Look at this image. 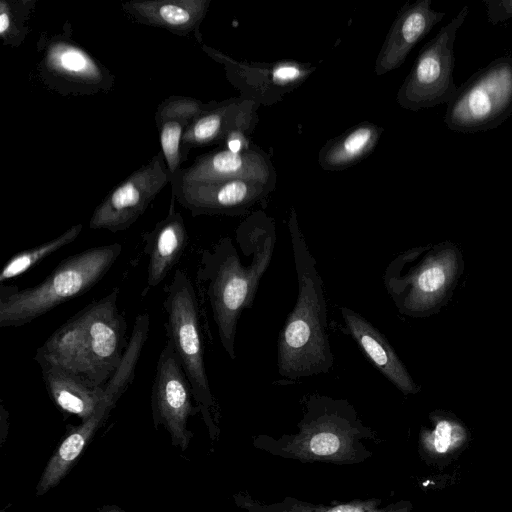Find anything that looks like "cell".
Wrapping results in <instances>:
<instances>
[{
  "mask_svg": "<svg viewBox=\"0 0 512 512\" xmlns=\"http://www.w3.org/2000/svg\"><path fill=\"white\" fill-rule=\"evenodd\" d=\"M289 230L298 292L278 336L277 368L283 378L299 380L328 373L334 356L327 331L323 280L294 214Z\"/></svg>",
  "mask_w": 512,
  "mask_h": 512,
  "instance_id": "cell-1",
  "label": "cell"
},
{
  "mask_svg": "<svg viewBox=\"0 0 512 512\" xmlns=\"http://www.w3.org/2000/svg\"><path fill=\"white\" fill-rule=\"evenodd\" d=\"M275 244L273 222L256 220L253 254L247 265L229 237L201 253L197 279L205 288L220 343L230 359L236 357L239 317L253 303L260 280L271 263Z\"/></svg>",
  "mask_w": 512,
  "mask_h": 512,
  "instance_id": "cell-2",
  "label": "cell"
},
{
  "mask_svg": "<svg viewBox=\"0 0 512 512\" xmlns=\"http://www.w3.org/2000/svg\"><path fill=\"white\" fill-rule=\"evenodd\" d=\"M114 288L60 326L38 349L34 360L76 373L104 386L120 365L127 344L126 322Z\"/></svg>",
  "mask_w": 512,
  "mask_h": 512,
  "instance_id": "cell-3",
  "label": "cell"
},
{
  "mask_svg": "<svg viewBox=\"0 0 512 512\" xmlns=\"http://www.w3.org/2000/svg\"><path fill=\"white\" fill-rule=\"evenodd\" d=\"M121 251L119 243L86 249L64 259L39 284L23 290L1 284L0 327L26 325L86 293L106 275Z\"/></svg>",
  "mask_w": 512,
  "mask_h": 512,
  "instance_id": "cell-4",
  "label": "cell"
},
{
  "mask_svg": "<svg viewBox=\"0 0 512 512\" xmlns=\"http://www.w3.org/2000/svg\"><path fill=\"white\" fill-rule=\"evenodd\" d=\"M512 115V57L501 56L459 86L444 123L455 132L491 130Z\"/></svg>",
  "mask_w": 512,
  "mask_h": 512,
  "instance_id": "cell-5",
  "label": "cell"
},
{
  "mask_svg": "<svg viewBox=\"0 0 512 512\" xmlns=\"http://www.w3.org/2000/svg\"><path fill=\"white\" fill-rule=\"evenodd\" d=\"M469 14L467 5L427 42L398 90L396 100L407 110L448 104L458 92L454 82V44L457 33Z\"/></svg>",
  "mask_w": 512,
  "mask_h": 512,
  "instance_id": "cell-6",
  "label": "cell"
},
{
  "mask_svg": "<svg viewBox=\"0 0 512 512\" xmlns=\"http://www.w3.org/2000/svg\"><path fill=\"white\" fill-rule=\"evenodd\" d=\"M164 310L168 340L188 379L194 398L207 410L213 398L204 363L198 303L193 284L181 269L176 270L167 288Z\"/></svg>",
  "mask_w": 512,
  "mask_h": 512,
  "instance_id": "cell-7",
  "label": "cell"
},
{
  "mask_svg": "<svg viewBox=\"0 0 512 512\" xmlns=\"http://www.w3.org/2000/svg\"><path fill=\"white\" fill-rule=\"evenodd\" d=\"M457 269L456 254L452 250L429 254L412 266L397 257L388 264L383 284L401 313L419 315L440 303Z\"/></svg>",
  "mask_w": 512,
  "mask_h": 512,
  "instance_id": "cell-8",
  "label": "cell"
},
{
  "mask_svg": "<svg viewBox=\"0 0 512 512\" xmlns=\"http://www.w3.org/2000/svg\"><path fill=\"white\" fill-rule=\"evenodd\" d=\"M168 182L161 157L134 172L117 186L95 209L89 222L91 229L111 232L129 228Z\"/></svg>",
  "mask_w": 512,
  "mask_h": 512,
  "instance_id": "cell-9",
  "label": "cell"
},
{
  "mask_svg": "<svg viewBox=\"0 0 512 512\" xmlns=\"http://www.w3.org/2000/svg\"><path fill=\"white\" fill-rule=\"evenodd\" d=\"M192 398V388L167 340L157 361L152 406L156 418L164 423L174 443L184 447L188 442L187 418L193 412Z\"/></svg>",
  "mask_w": 512,
  "mask_h": 512,
  "instance_id": "cell-10",
  "label": "cell"
},
{
  "mask_svg": "<svg viewBox=\"0 0 512 512\" xmlns=\"http://www.w3.org/2000/svg\"><path fill=\"white\" fill-rule=\"evenodd\" d=\"M178 201L192 214L237 215L263 199L274 186L245 179L211 183H181Z\"/></svg>",
  "mask_w": 512,
  "mask_h": 512,
  "instance_id": "cell-11",
  "label": "cell"
},
{
  "mask_svg": "<svg viewBox=\"0 0 512 512\" xmlns=\"http://www.w3.org/2000/svg\"><path fill=\"white\" fill-rule=\"evenodd\" d=\"M445 16L432 8L431 0H418L402 7L393 22L375 63L383 75L400 67L414 46Z\"/></svg>",
  "mask_w": 512,
  "mask_h": 512,
  "instance_id": "cell-12",
  "label": "cell"
},
{
  "mask_svg": "<svg viewBox=\"0 0 512 512\" xmlns=\"http://www.w3.org/2000/svg\"><path fill=\"white\" fill-rule=\"evenodd\" d=\"M245 179L275 185V172L269 158L260 151L234 153L228 149L197 159L180 176L181 183H211Z\"/></svg>",
  "mask_w": 512,
  "mask_h": 512,
  "instance_id": "cell-13",
  "label": "cell"
},
{
  "mask_svg": "<svg viewBox=\"0 0 512 512\" xmlns=\"http://www.w3.org/2000/svg\"><path fill=\"white\" fill-rule=\"evenodd\" d=\"M340 311L348 333L377 369L402 392H416V384L387 338L358 312L349 307Z\"/></svg>",
  "mask_w": 512,
  "mask_h": 512,
  "instance_id": "cell-14",
  "label": "cell"
},
{
  "mask_svg": "<svg viewBox=\"0 0 512 512\" xmlns=\"http://www.w3.org/2000/svg\"><path fill=\"white\" fill-rule=\"evenodd\" d=\"M257 103L252 99L233 100L214 111L200 115L184 131L183 144L199 146L227 137L236 131L250 133L258 117Z\"/></svg>",
  "mask_w": 512,
  "mask_h": 512,
  "instance_id": "cell-15",
  "label": "cell"
},
{
  "mask_svg": "<svg viewBox=\"0 0 512 512\" xmlns=\"http://www.w3.org/2000/svg\"><path fill=\"white\" fill-rule=\"evenodd\" d=\"M144 253L148 256L147 284L159 285L178 263L183 255L188 234L184 221L173 205L165 219L158 222L154 229L143 235Z\"/></svg>",
  "mask_w": 512,
  "mask_h": 512,
  "instance_id": "cell-16",
  "label": "cell"
},
{
  "mask_svg": "<svg viewBox=\"0 0 512 512\" xmlns=\"http://www.w3.org/2000/svg\"><path fill=\"white\" fill-rule=\"evenodd\" d=\"M46 390L55 405L62 411L90 418L99 407L104 386H96L86 378L49 363H39Z\"/></svg>",
  "mask_w": 512,
  "mask_h": 512,
  "instance_id": "cell-17",
  "label": "cell"
},
{
  "mask_svg": "<svg viewBox=\"0 0 512 512\" xmlns=\"http://www.w3.org/2000/svg\"><path fill=\"white\" fill-rule=\"evenodd\" d=\"M116 402L117 399L113 396L104 395L95 413L66 436L44 470L37 487V495L44 494L59 483Z\"/></svg>",
  "mask_w": 512,
  "mask_h": 512,
  "instance_id": "cell-18",
  "label": "cell"
},
{
  "mask_svg": "<svg viewBox=\"0 0 512 512\" xmlns=\"http://www.w3.org/2000/svg\"><path fill=\"white\" fill-rule=\"evenodd\" d=\"M208 5V0H165L129 2L123 6L146 24L186 33L200 24Z\"/></svg>",
  "mask_w": 512,
  "mask_h": 512,
  "instance_id": "cell-19",
  "label": "cell"
},
{
  "mask_svg": "<svg viewBox=\"0 0 512 512\" xmlns=\"http://www.w3.org/2000/svg\"><path fill=\"white\" fill-rule=\"evenodd\" d=\"M381 128L365 122L328 142L320 151L319 163L326 170H341L362 160L375 147Z\"/></svg>",
  "mask_w": 512,
  "mask_h": 512,
  "instance_id": "cell-20",
  "label": "cell"
},
{
  "mask_svg": "<svg viewBox=\"0 0 512 512\" xmlns=\"http://www.w3.org/2000/svg\"><path fill=\"white\" fill-rule=\"evenodd\" d=\"M45 59L48 68L61 76L85 83H95L102 78L96 62L85 51L69 43H54Z\"/></svg>",
  "mask_w": 512,
  "mask_h": 512,
  "instance_id": "cell-21",
  "label": "cell"
},
{
  "mask_svg": "<svg viewBox=\"0 0 512 512\" xmlns=\"http://www.w3.org/2000/svg\"><path fill=\"white\" fill-rule=\"evenodd\" d=\"M81 231L82 224H77L48 242L15 254L2 268L0 273L1 284L20 276L62 247L72 243Z\"/></svg>",
  "mask_w": 512,
  "mask_h": 512,
  "instance_id": "cell-22",
  "label": "cell"
},
{
  "mask_svg": "<svg viewBox=\"0 0 512 512\" xmlns=\"http://www.w3.org/2000/svg\"><path fill=\"white\" fill-rule=\"evenodd\" d=\"M160 143L170 174L178 169L180 162V143L184 134L183 120L167 118L160 120ZM186 122V121H185ZM188 123V122H186Z\"/></svg>",
  "mask_w": 512,
  "mask_h": 512,
  "instance_id": "cell-23",
  "label": "cell"
},
{
  "mask_svg": "<svg viewBox=\"0 0 512 512\" xmlns=\"http://www.w3.org/2000/svg\"><path fill=\"white\" fill-rule=\"evenodd\" d=\"M201 114V103L191 99H176L164 104L159 110L160 120L175 118L186 122H193Z\"/></svg>",
  "mask_w": 512,
  "mask_h": 512,
  "instance_id": "cell-24",
  "label": "cell"
},
{
  "mask_svg": "<svg viewBox=\"0 0 512 512\" xmlns=\"http://www.w3.org/2000/svg\"><path fill=\"white\" fill-rule=\"evenodd\" d=\"M487 19L497 25L512 19V0H484Z\"/></svg>",
  "mask_w": 512,
  "mask_h": 512,
  "instance_id": "cell-25",
  "label": "cell"
},
{
  "mask_svg": "<svg viewBox=\"0 0 512 512\" xmlns=\"http://www.w3.org/2000/svg\"><path fill=\"white\" fill-rule=\"evenodd\" d=\"M340 446L339 437L332 432H319L310 441V448L317 455H331Z\"/></svg>",
  "mask_w": 512,
  "mask_h": 512,
  "instance_id": "cell-26",
  "label": "cell"
},
{
  "mask_svg": "<svg viewBox=\"0 0 512 512\" xmlns=\"http://www.w3.org/2000/svg\"><path fill=\"white\" fill-rule=\"evenodd\" d=\"M451 441V426L446 421L438 423L434 433V445L435 449L439 453L447 451Z\"/></svg>",
  "mask_w": 512,
  "mask_h": 512,
  "instance_id": "cell-27",
  "label": "cell"
},
{
  "mask_svg": "<svg viewBox=\"0 0 512 512\" xmlns=\"http://www.w3.org/2000/svg\"><path fill=\"white\" fill-rule=\"evenodd\" d=\"M245 134L243 132H233L226 139L227 149L234 153H240L247 150Z\"/></svg>",
  "mask_w": 512,
  "mask_h": 512,
  "instance_id": "cell-28",
  "label": "cell"
},
{
  "mask_svg": "<svg viewBox=\"0 0 512 512\" xmlns=\"http://www.w3.org/2000/svg\"><path fill=\"white\" fill-rule=\"evenodd\" d=\"M11 15L9 11L8 3L2 1L1 2V12H0V35L2 38H6V35L11 30Z\"/></svg>",
  "mask_w": 512,
  "mask_h": 512,
  "instance_id": "cell-29",
  "label": "cell"
},
{
  "mask_svg": "<svg viewBox=\"0 0 512 512\" xmlns=\"http://www.w3.org/2000/svg\"><path fill=\"white\" fill-rule=\"evenodd\" d=\"M329 512H361V510L351 505H340L333 508Z\"/></svg>",
  "mask_w": 512,
  "mask_h": 512,
  "instance_id": "cell-30",
  "label": "cell"
},
{
  "mask_svg": "<svg viewBox=\"0 0 512 512\" xmlns=\"http://www.w3.org/2000/svg\"><path fill=\"white\" fill-rule=\"evenodd\" d=\"M109 512H119V511H116V510H112V511H109Z\"/></svg>",
  "mask_w": 512,
  "mask_h": 512,
  "instance_id": "cell-31",
  "label": "cell"
}]
</instances>
